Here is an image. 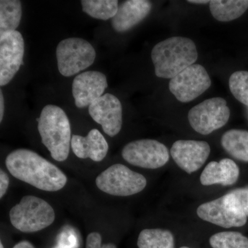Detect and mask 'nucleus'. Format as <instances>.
<instances>
[{"label":"nucleus","instance_id":"f257e3e1","mask_svg":"<svg viewBox=\"0 0 248 248\" xmlns=\"http://www.w3.org/2000/svg\"><path fill=\"white\" fill-rule=\"evenodd\" d=\"M6 166L16 179L40 190L56 192L67 183L61 170L31 150L21 148L11 152L6 157Z\"/></svg>","mask_w":248,"mask_h":248},{"label":"nucleus","instance_id":"f03ea898","mask_svg":"<svg viewBox=\"0 0 248 248\" xmlns=\"http://www.w3.org/2000/svg\"><path fill=\"white\" fill-rule=\"evenodd\" d=\"M151 58L156 77L172 79L181 72L195 64L198 53L193 41L176 36L155 45L152 50Z\"/></svg>","mask_w":248,"mask_h":248},{"label":"nucleus","instance_id":"7ed1b4c3","mask_svg":"<svg viewBox=\"0 0 248 248\" xmlns=\"http://www.w3.org/2000/svg\"><path fill=\"white\" fill-rule=\"evenodd\" d=\"M42 142L57 161H64L71 146V124L66 112L55 105H47L37 119Z\"/></svg>","mask_w":248,"mask_h":248},{"label":"nucleus","instance_id":"20e7f679","mask_svg":"<svg viewBox=\"0 0 248 248\" xmlns=\"http://www.w3.org/2000/svg\"><path fill=\"white\" fill-rule=\"evenodd\" d=\"M9 217L15 228L22 232L31 233L53 224L55 214L53 207L45 200L35 196H24L10 210Z\"/></svg>","mask_w":248,"mask_h":248},{"label":"nucleus","instance_id":"39448f33","mask_svg":"<svg viewBox=\"0 0 248 248\" xmlns=\"http://www.w3.org/2000/svg\"><path fill=\"white\" fill-rule=\"evenodd\" d=\"M96 186L102 192L117 197H128L146 187V178L123 164L112 165L96 178Z\"/></svg>","mask_w":248,"mask_h":248},{"label":"nucleus","instance_id":"423d86ee","mask_svg":"<svg viewBox=\"0 0 248 248\" xmlns=\"http://www.w3.org/2000/svg\"><path fill=\"white\" fill-rule=\"evenodd\" d=\"M56 56L60 73L71 77L91 66L95 60L96 52L88 41L71 37L58 44Z\"/></svg>","mask_w":248,"mask_h":248},{"label":"nucleus","instance_id":"0eeeda50","mask_svg":"<svg viewBox=\"0 0 248 248\" xmlns=\"http://www.w3.org/2000/svg\"><path fill=\"white\" fill-rule=\"evenodd\" d=\"M231 117V110L223 98L206 99L191 108L188 121L191 127L202 135H208L224 126Z\"/></svg>","mask_w":248,"mask_h":248},{"label":"nucleus","instance_id":"6e6552de","mask_svg":"<svg viewBox=\"0 0 248 248\" xmlns=\"http://www.w3.org/2000/svg\"><path fill=\"white\" fill-rule=\"evenodd\" d=\"M122 154L129 164L143 169H159L169 161L167 147L154 140L130 142L124 147Z\"/></svg>","mask_w":248,"mask_h":248},{"label":"nucleus","instance_id":"1a4fd4ad","mask_svg":"<svg viewBox=\"0 0 248 248\" xmlns=\"http://www.w3.org/2000/svg\"><path fill=\"white\" fill-rule=\"evenodd\" d=\"M211 84V79L205 68L195 63L172 78L169 83V89L178 101L188 103L202 95Z\"/></svg>","mask_w":248,"mask_h":248},{"label":"nucleus","instance_id":"9d476101","mask_svg":"<svg viewBox=\"0 0 248 248\" xmlns=\"http://www.w3.org/2000/svg\"><path fill=\"white\" fill-rule=\"evenodd\" d=\"M24 40L19 31L0 35V86L9 84L24 64Z\"/></svg>","mask_w":248,"mask_h":248},{"label":"nucleus","instance_id":"9b49d317","mask_svg":"<svg viewBox=\"0 0 248 248\" xmlns=\"http://www.w3.org/2000/svg\"><path fill=\"white\" fill-rule=\"evenodd\" d=\"M89 111L93 120L102 125L108 136L112 138L120 133L123 120L122 106L118 98L107 93L90 105Z\"/></svg>","mask_w":248,"mask_h":248},{"label":"nucleus","instance_id":"f8f14e48","mask_svg":"<svg viewBox=\"0 0 248 248\" xmlns=\"http://www.w3.org/2000/svg\"><path fill=\"white\" fill-rule=\"evenodd\" d=\"M197 213L203 221L225 228L244 226L248 220V217L230 203L226 195L202 204L197 208Z\"/></svg>","mask_w":248,"mask_h":248},{"label":"nucleus","instance_id":"ddd939ff","mask_svg":"<svg viewBox=\"0 0 248 248\" xmlns=\"http://www.w3.org/2000/svg\"><path fill=\"white\" fill-rule=\"evenodd\" d=\"M210 153V146L206 141L195 140H178L170 149L173 160L188 174L200 170Z\"/></svg>","mask_w":248,"mask_h":248},{"label":"nucleus","instance_id":"4468645a","mask_svg":"<svg viewBox=\"0 0 248 248\" xmlns=\"http://www.w3.org/2000/svg\"><path fill=\"white\" fill-rule=\"evenodd\" d=\"M107 76L101 72L86 71L77 76L73 82V95L76 107L84 108L103 96L107 89Z\"/></svg>","mask_w":248,"mask_h":248},{"label":"nucleus","instance_id":"2eb2a0df","mask_svg":"<svg viewBox=\"0 0 248 248\" xmlns=\"http://www.w3.org/2000/svg\"><path fill=\"white\" fill-rule=\"evenodd\" d=\"M152 4L146 0H128L119 6L115 17L111 19L112 27L118 32L133 29L151 13Z\"/></svg>","mask_w":248,"mask_h":248},{"label":"nucleus","instance_id":"dca6fc26","mask_svg":"<svg viewBox=\"0 0 248 248\" xmlns=\"http://www.w3.org/2000/svg\"><path fill=\"white\" fill-rule=\"evenodd\" d=\"M71 148L74 154L80 159L89 158L94 161H102L108 151V143L100 131L93 129L87 136L73 135Z\"/></svg>","mask_w":248,"mask_h":248},{"label":"nucleus","instance_id":"f3484780","mask_svg":"<svg viewBox=\"0 0 248 248\" xmlns=\"http://www.w3.org/2000/svg\"><path fill=\"white\" fill-rule=\"evenodd\" d=\"M239 174V166L234 161L223 159L219 162L209 163L201 174L200 182L203 186H232L237 182Z\"/></svg>","mask_w":248,"mask_h":248},{"label":"nucleus","instance_id":"a211bd4d","mask_svg":"<svg viewBox=\"0 0 248 248\" xmlns=\"http://www.w3.org/2000/svg\"><path fill=\"white\" fill-rule=\"evenodd\" d=\"M210 12L217 20L227 22L241 17L248 9V0H213Z\"/></svg>","mask_w":248,"mask_h":248},{"label":"nucleus","instance_id":"6ab92c4d","mask_svg":"<svg viewBox=\"0 0 248 248\" xmlns=\"http://www.w3.org/2000/svg\"><path fill=\"white\" fill-rule=\"evenodd\" d=\"M223 149L235 159L248 162V131L232 129L221 138Z\"/></svg>","mask_w":248,"mask_h":248},{"label":"nucleus","instance_id":"aec40b11","mask_svg":"<svg viewBox=\"0 0 248 248\" xmlns=\"http://www.w3.org/2000/svg\"><path fill=\"white\" fill-rule=\"evenodd\" d=\"M22 9L20 1H0V35L15 31L19 27L22 18Z\"/></svg>","mask_w":248,"mask_h":248},{"label":"nucleus","instance_id":"412c9836","mask_svg":"<svg viewBox=\"0 0 248 248\" xmlns=\"http://www.w3.org/2000/svg\"><path fill=\"white\" fill-rule=\"evenodd\" d=\"M139 248H174L171 232L162 229H145L139 235Z\"/></svg>","mask_w":248,"mask_h":248},{"label":"nucleus","instance_id":"4be33fe9","mask_svg":"<svg viewBox=\"0 0 248 248\" xmlns=\"http://www.w3.org/2000/svg\"><path fill=\"white\" fill-rule=\"evenodd\" d=\"M81 4L86 14L105 21L115 17L119 8L117 0H82Z\"/></svg>","mask_w":248,"mask_h":248},{"label":"nucleus","instance_id":"5701e85b","mask_svg":"<svg viewBox=\"0 0 248 248\" xmlns=\"http://www.w3.org/2000/svg\"><path fill=\"white\" fill-rule=\"evenodd\" d=\"M213 248H248V239L237 232H221L210 238Z\"/></svg>","mask_w":248,"mask_h":248},{"label":"nucleus","instance_id":"b1692460","mask_svg":"<svg viewBox=\"0 0 248 248\" xmlns=\"http://www.w3.org/2000/svg\"><path fill=\"white\" fill-rule=\"evenodd\" d=\"M229 88L233 96L248 107V71L232 73L229 79Z\"/></svg>","mask_w":248,"mask_h":248},{"label":"nucleus","instance_id":"393cba45","mask_svg":"<svg viewBox=\"0 0 248 248\" xmlns=\"http://www.w3.org/2000/svg\"><path fill=\"white\" fill-rule=\"evenodd\" d=\"M226 197L234 208L248 217V187L232 190Z\"/></svg>","mask_w":248,"mask_h":248},{"label":"nucleus","instance_id":"a878e982","mask_svg":"<svg viewBox=\"0 0 248 248\" xmlns=\"http://www.w3.org/2000/svg\"><path fill=\"white\" fill-rule=\"evenodd\" d=\"M102 236L99 233H90L86 238V248H117L115 244H102Z\"/></svg>","mask_w":248,"mask_h":248},{"label":"nucleus","instance_id":"bb28decb","mask_svg":"<svg viewBox=\"0 0 248 248\" xmlns=\"http://www.w3.org/2000/svg\"><path fill=\"white\" fill-rule=\"evenodd\" d=\"M9 185V178L4 170H0V198H2L6 191L8 190Z\"/></svg>","mask_w":248,"mask_h":248},{"label":"nucleus","instance_id":"cd10ccee","mask_svg":"<svg viewBox=\"0 0 248 248\" xmlns=\"http://www.w3.org/2000/svg\"><path fill=\"white\" fill-rule=\"evenodd\" d=\"M4 112V100L2 91H0V122H2Z\"/></svg>","mask_w":248,"mask_h":248},{"label":"nucleus","instance_id":"c85d7f7f","mask_svg":"<svg viewBox=\"0 0 248 248\" xmlns=\"http://www.w3.org/2000/svg\"><path fill=\"white\" fill-rule=\"evenodd\" d=\"M13 248H35L33 245L28 241H22L18 243Z\"/></svg>","mask_w":248,"mask_h":248},{"label":"nucleus","instance_id":"c756f323","mask_svg":"<svg viewBox=\"0 0 248 248\" xmlns=\"http://www.w3.org/2000/svg\"><path fill=\"white\" fill-rule=\"evenodd\" d=\"M187 2L191 3V4H206L210 3V1H198V0H195V1H193V0H190V1H187Z\"/></svg>","mask_w":248,"mask_h":248},{"label":"nucleus","instance_id":"7c9ffc66","mask_svg":"<svg viewBox=\"0 0 248 248\" xmlns=\"http://www.w3.org/2000/svg\"><path fill=\"white\" fill-rule=\"evenodd\" d=\"M0 248H4V246H3L2 243H0Z\"/></svg>","mask_w":248,"mask_h":248},{"label":"nucleus","instance_id":"2f4dec72","mask_svg":"<svg viewBox=\"0 0 248 248\" xmlns=\"http://www.w3.org/2000/svg\"><path fill=\"white\" fill-rule=\"evenodd\" d=\"M190 248L186 247V246H184V247H182V248Z\"/></svg>","mask_w":248,"mask_h":248}]
</instances>
